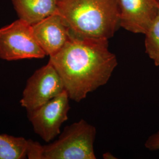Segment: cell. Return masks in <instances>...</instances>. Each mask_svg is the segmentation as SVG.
Segmentation results:
<instances>
[{"label":"cell","mask_w":159,"mask_h":159,"mask_svg":"<svg viewBox=\"0 0 159 159\" xmlns=\"http://www.w3.org/2000/svg\"><path fill=\"white\" fill-rule=\"evenodd\" d=\"M70 98L67 91L34 110L27 111L35 133L46 142H50L60 134V128L68 120Z\"/></svg>","instance_id":"cell-6"},{"label":"cell","mask_w":159,"mask_h":159,"mask_svg":"<svg viewBox=\"0 0 159 159\" xmlns=\"http://www.w3.org/2000/svg\"><path fill=\"white\" fill-rule=\"evenodd\" d=\"M120 25L135 34H143L157 16V0H119Z\"/></svg>","instance_id":"cell-7"},{"label":"cell","mask_w":159,"mask_h":159,"mask_svg":"<svg viewBox=\"0 0 159 159\" xmlns=\"http://www.w3.org/2000/svg\"><path fill=\"white\" fill-rule=\"evenodd\" d=\"M20 19L31 25L57 12L58 0H11Z\"/></svg>","instance_id":"cell-9"},{"label":"cell","mask_w":159,"mask_h":159,"mask_svg":"<svg viewBox=\"0 0 159 159\" xmlns=\"http://www.w3.org/2000/svg\"><path fill=\"white\" fill-rule=\"evenodd\" d=\"M29 140L0 134V159H23L27 157Z\"/></svg>","instance_id":"cell-10"},{"label":"cell","mask_w":159,"mask_h":159,"mask_svg":"<svg viewBox=\"0 0 159 159\" xmlns=\"http://www.w3.org/2000/svg\"><path fill=\"white\" fill-rule=\"evenodd\" d=\"M57 12L79 37L108 40L120 27L119 0H58Z\"/></svg>","instance_id":"cell-2"},{"label":"cell","mask_w":159,"mask_h":159,"mask_svg":"<svg viewBox=\"0 0 159 159\" xmlns=\"http://www.w3.org/2000/svg\"><path fill=\"white\" fill-rule=\"evenodd\" d=\"M35 40L44 51L51 56L60 51L68 41L71 32L58 12L32 25Z\"/></svg>","instance_id":"cell-8"},{"label":"cell","mask_w":159,"mask_h":159,"mask_svg":"<svg viewBox=\"0 0 159 159\" xmlns=\"http://www.w3.org/2000/svg\"><path fill=\"white\" fill-rule=\"evenodd\" d=\"M65 91L60 75L51 63L37 70L28 80L20 103L27 111L39 108Z\"/></svg>","instance_id":"cell-5"},{"label":"cell","mask_w":159,"mask_h":159,"mask_svg":"<svg viewBox=\"0 0 159 159\" xmlns=\"http://www.w3.org/2000/svg\"><path fill=\"white\" fill-rule=\"evenodd\" d=\"M145 49L156 66H159V10L157 16L145 33Z\"/></svg>","instance_id":"cell-11"},{"label":"cell","mask_w":159,"mask_h":159,"mask_svg":"<svg viewBox=\"0 0 159 159\" xmlns=\"http://www.w3.org/2000/svg\"><path fill=\"white\" fill-rule=\"evenodd\" d=\"M46 56L35 39L32 25L27 21L19 18L0 29V58L14 61Z\"/></svg>","instance_id":"cell-4"},{"label":"cell","mask_w":159,"mask_h":159,"mask_svg":"<svg viewBox=\"0 0 159 159\" xmlns=\"http://www.w3.org/2000/svg\"><path fill=\"white\" fill-rule=\"evenodd\" d=\"M96 129L84 119L65 127L58 139L46 146L29 140L30 159H96Z\"/></svg>","instance_id":"cell-3"},{"label":"cell","mask_w":159,"mask_h":159,"mask_svg":"<svg viewBox=\"0 0 159 159\" xmlns=\"http://www.w3.org/2000/svg\"><path fill=\"white\" fill-rule=\"evenodd\" d=\"M103 157L104 159H112L111 157L114 158L113 156L111 155V154L110 153H106L104 154H103Z\"/></svg>","instance_id":"cell-13"},{"label":"cell","mask_w":159,"mask_h":159,"mask_svg":"<svg viewBox=\"0 0 159 159\" xmlns=\"http://www.w3.org/2000/svg\"><path fill=\"white\" fill-rule=\"evenodd\" d=\"M63 81L70 99L80 102L105 85L118 64L108 40L82 37L71 33L63 48L49 61Z\"/></svg>","instance_id":"cell-1"},{"label":"cell","mask_w":159,"mask_h":159,"mask_svg":"<svg viewBox=\"0 0 159 159\" xmlns=\"http://www.w3.org/2000/svg\"><path fill=\"white\" fill-rule=\"evenodd\" d=\"M144 146L150 151L159 150V130L148 137Z\"/></svg>","instance_id":"cell-12"},{"label":"cell","mask_w":159,"mask_h":159,"mask_svg":"<svg viewBox=\"0 0 159 159\" xmlns=\"http://www.w3.org/2000/svg\"><path fill=\"white\" fill-rule=\"evenodd\" d=\"M157 2H158V4H159V0H157Z\"/></svg>","instance_id":"cell-14"}]
</instances>
